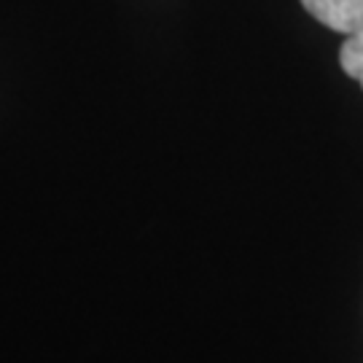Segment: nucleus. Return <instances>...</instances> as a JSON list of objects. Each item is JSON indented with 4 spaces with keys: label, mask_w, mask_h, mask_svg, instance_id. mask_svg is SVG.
Returning a JSON list of instances; mask_svg holds the SVG:
<instances>
[{
    "label": "nucleus",
    "mask_w": 363,
    "mask_h": 363,
    "mask_svg": "<svg viewBox=\"0 0 363 363\" xmlns=\"http://www.w3.org/2000/svg\"><path fill=\"white\" fill-rule=\"evenodd\" d=\"M339 62H342V70L363 86V30L345 38L342 52H339Z\"/></svg>",
    "instance_id": "2"
},
{
    "label": "nucleus",
    "mask_w": 363,
    "mask_h": 363,
    "mask_svg": "<svg viewBox=\"0 0 363 363\" xmlns=\"http://www.w3.org/2000/svg\"><path fill=\"white\" fill-rule=\"evenodd\" d=\"M301 6L320 25L337 30L345 38L363 30V0H301Z\"/></svg>",
    "instance_id": "1"
}]
</instances>
